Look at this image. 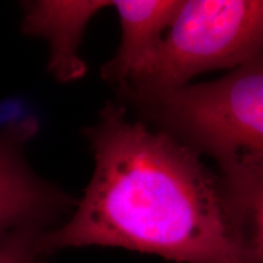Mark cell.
<instances>
[{"mask_svg": "<svg viewBox=\"0 0 263 263\" xmlns=\"http://www.w3.org/2000/svg\"><path fill=\"white\" fill-rule=\"evenodd\" d=\"M94 172L82 199L44 235L45 256L101 246L179 263H240L224 184L201 156L107 104L84 130Z\"/></svg>", "mask_w": 263, "mask_h": 263, "instance_id": "6da1fadb", "label": "cell"}, {"mask_svg": "<svg viewBox=\"0 0 263 263\" xmlns=\"http://www.w3.org/2000/svg\"><path fill=\"white\" fill-rule=\"evenodd\" d=\"M134 103L159 129L215 160L223 182L263 177V52L219 80Z\"/></svg>", "mask_w": 263, "mask_h": 263, "instance_id": "7a4b0ae2", "label": "cell"}, {"mask_svg": "<svg viewBox=\"0 0 263 263\" xmlns=\"http://www.w3.org/2000/svg\"><path fill=\"white\" fill-rule=\"evenodd\" d=\"M263 52V0H188L120 90L133 101L190 84L203 72L234 68Z\"/></svg>", "mask_w": 263, "mask_h": 263, "instance_id": "3957f363", "label": "cell"}, {"mask_svg": "<svg viewBox=\"0 0 263 263\" xmlns=\"http://www.w3.org/2000/svg\"><path fill=\"white\" fill-rule=\"evenodd\" d=\"M37 132L32 121L15 122L0 130V232L22 227L58 228L76 202L58 186L35 174L25 157V146Z\"/></svg>", "mask_w": 263, "mask_h": 263, "instance_id": "277c9868", "label": "cell"}, {"mask_svg": "<svg viewBox=\"0 0 263 263\" xmlns=\"http://www.w3.org/2000/svg\"><path fill=\"white\" fill-rule=\"evenodd\" d=\"M107 0L90 2H33L25 5L22 31L44 38L50 47L49 71L61 83L74 82L87 72L80 55L85 27Z\"/></svg>", "mask_w": 263, "mask_h": 263, "instance_id": "5b68a950", "label": "cell"}, {"mask_svg": "<svg viewBox=\"0 0 263 263\" xmlns=\"http://www.w3.org/2000/svg\"><path fill=\"white\" fill-rule=\"evenodd\" d=\"M121 24L116 54L101 67V77L120 89L155 49L180 6V0L111 2Z\"/></svg>", "mask_w": 263, "mask_h": 263, "instance_id": "8992f818", "label": "cell"}, {"mask_svg": "<svg viewBox=\"0 0 263 263\" xmlns=\"http://www.w3.org/2000/svg\"><path fill=\"white\" fill-rule=\"evenodd\" d=\"M223 184L240 263H263V177Z\"/></svg>", "mask_w": 263, "mask_h": 263, "instance_id": "52a82bcc", "label": "cell"}, {"mask_svg": "<svg viewBox=\"0 0 263 263\" xmlns=\"http://www.w3.org/2000/svg\"><path fill=\"white\" fill-rule=\"evenodd\" d=\"M48 232L35 227L0 232V263H38L48 258L42 246Z\"/></svg>", "mask_w": 263, "mask_h": 263, "instance_id": "ba28073f", "label": "cell"}, {"mask_svg": "<svg viewBox=\"0 0 263 263\" xmlns=\"http://www.w3.org/2000/svg\"><path fill=\"white\" fill-rule=\"evenodd\" d=\"M38 263H49V262H48L47 258H44V259H42V261H39Z\"/></svg>", "mask_w": 263, "mask_h": 263, "instance_id": "9c48e42d", "label": "cell"}]
</instances>
